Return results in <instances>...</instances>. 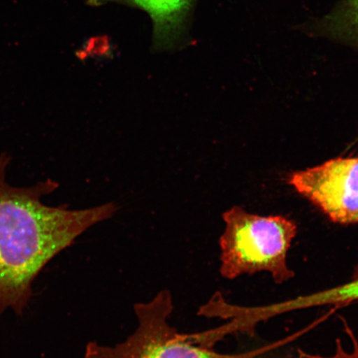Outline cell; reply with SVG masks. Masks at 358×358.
Wrapping results in <instances>:
<instances>
[{"instance_id":"obj_1","label":"cell","mask_w":358,"mask_h":358,"mask_svg":"<svg viewBox=\"0 0 358 358\" xmlns=\"http://www.w3.org/2000/svg\"><path fill=\"white\" fill-rule=\"evenodd\" d=\"M10 157L0 155V315H22L33 296L34 281L52 259L78 237L117 211L114 203L70 210L44 204L57 183L48 179L29 187L6 180Z\"/></svg>"},{"instance_id":"obj_2","label":"cell","mask_w":358,"mask_h":358,"mask_svg":"<svg viewBox=\"0 0 358 358\" xmlns=\"http://www.w3.org/2000/svg\"><path fill=\"white\" fill-rule=\"evenodd\" d=\"M220 274L227 280L268 273L276 284L292 280L288 255L296 237V223L281 216H259L240 207L223 214Z\"/></svg>"},{"instance_id":"obj_3","label":"cell","mask_w":358,"mask_h":358,"mask_svg":"<svg viewBox=\"0 0 358 358\" xmlns=\"http://www.w3.org/2000/svg\"><path fill=\"white\" fill-rule=\"evenodd\" d=\"M173 299L161 290L147 302L134 304L138 325L124 342L115 346L89 343L84 358H257L293 342L294 335L271 344L240 353H221L196 341L194 334H182L170 324Z\"/></svg>"},{"instance_id":"obj_4","label":"cell","mask_w":358,"mask_h":358,"mask_svg":"<svg viewBox=\"0 0 358 358\" xmlns=\"http://www.w3.org/2000/svg\"><path fill=\"white\" fill-rule=\"evenodd\" d=\"M289 183L331 220L358 223V158H338L291 176Z\"/></svg>"},{"instance_id":"obj_5","label":"cell","mask_w":358,"mask_h":358,"mask_svg":"<svg viewBox=\"0 0 358 358\" xmlns=\"http://www.w3.org/2000/svg\"><path fill=\"white\" fill-rule=\"evenodd\" d=\"M92 4L122 2L145 11L153 21L155 40L159 47L173 44L185 27L194 0H89Z\"/></svg>"},{"instance_id":"obj_6","label":"cell","mask_w":358,"mask_h":358,"mask_svg":"<svg viewBox=\"0 0 358 358\" xmlns=\"http://www.w3.org/2000/svg\"><path fill=\"white\" fill-rule=\"evenodd\" d=\"M332 34L358 41V0H346L343 6L327 20Z\"/></svg>"}]
</instances>
